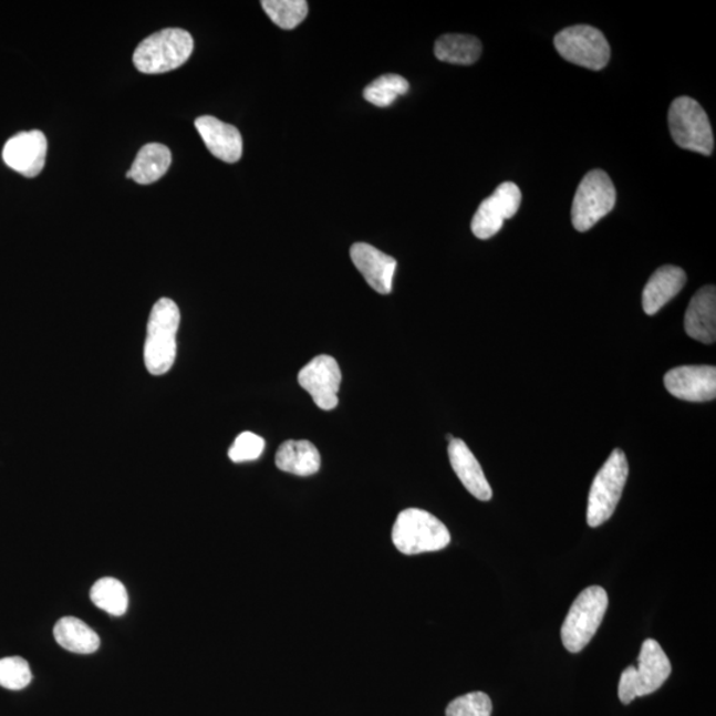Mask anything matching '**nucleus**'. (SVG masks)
Masks as SVG:
<instances>
[{
  "label": "nucleus",
  "mask_w": 716,
  "mask_h": 716,
  "mask_svg": "<svg viewBox=\"0 0 716 716\" xmlns=\"http://www.w3.org/2000/svg\"><path fill=\"white\" fill-rule=\"evenodd\" d=\"M179 323V308L173 300L164 298L154 304L144 347L146 370L153 376H163L172 370L177 356Z\"/></svg>",
  "instance_id": "1"
},
{
  "label": "nucleus",
  "mask_w": 716,
  "mask_h": 716,
  "mask_svg": "<svg viewBox=\"0 0 716 716\" xmlns=\"http://www.w3.org/2000/svg\"><path fill=\"white\" fill-rule=\"evenodd\" d=\"M393 544L404 554L444 550L452 541L447 527L438 518L419 508L399 512L392 531Z\"/></svg>",
  "instance_id": "2"
},
{
  "label": "nucleus",
  "mask_w": 716,
  "mask_h": 716,
  "mask_svg": "<svg viewBox=\"0 0 716 716\" xmlns=\"http://www.w3.org/2000/svg\"><path fill=\"white\" fill-rule=\"evenodd\" d=\"M193 38L183 29H165L138 44L133 63L139 72L147 75L170 72L179 69L191 56Z\"/></svg>",
  "instance_id": "3"
},
{
  "label": "nucleus",
  "mask_w": 716,
  "mask_h": 716,
  "mask_svg": "<svg viewBox=\"0 0 716 716\" xmlns=\"http://www.w3.org/2000/svg\"><path fill=\"white\" fill-rule=\"evenodd\" d=\"M672 674V662L657 641L648 639L642 644L639 667L629 666L621 674L619 697L629 705L635 698L653 694Z\"/></svg>",
  "instance_id": "4"
},
{
  "label": "nucleus",
  "mask_w": 716,
  "mask_h": 716,
  "mask_svg": "<svg viewBox=\"0 0 716 716\" xmlns=\"http://www.w3.org/2000/svg\"><path fill=\"white\" fill-rule=\"evenodd\" d=\"M609 605L608 593L599 585L589 587L579 594L561 626V641L568 652L584 651L598 633Z\"/></svg>",
  "instance_id": "5"
},
{
  "label": "nucleus",
  "mask_w": 716,
  "mask_h": 716,
  "mask_svg": "<svg viewBox=\"0 0 716 716\" xmlns=\"http://www.w3.org/2000/svg\"><path fill=\"white\" fill-rule=\"evenodd\" d=\"M627 475L626 455L620 448H615L595 475L591 492H589L587 510L589 527H600L612 518L620 504L622 492H624Z\"/></svg>",
  "instance_id": "6"
},
{
  "label": "nucleus",
  "mask_w": 716,
  "mask_h": 716,
  "mask_svg": "<svg viewBox=\"0 0 716 716\" xmlns=\"http://www.w3.org/2000/svg\"><path fill=\"white\" fill-rule=\"evenodd\" d=\"M667 120L674 143L682 149L712 156L715 144L712 123L698 102L686 96L675 98Z\"/></svg>",
  "instance_id": "7"
},
{
  "label": "nucleus",
  "mask_w": 716,
  "mask_h": 716,
  "mask_svg": "<svg viewBox=\"0 0 716 716\" xmlns=\"http://www.w3.org/2000/svg\"><path fill=\"white\" fill-rule=\"evenodd\" d=\"M618 193L604 170H592L582 178L572 204V225L585 232L614 209Z\"/></svg>",
  "instance_id": "8"
},
{
  "label": "nucleus",
  "mask_w": 716,
  "mask_h": 716,
  "mask_svg": "<svg viewBox=\"0 0 716 716\" xmlns=\"http://www.w3.org/2000/svg\"><path fill=\"white\" fill-rule=\"evenodd\" d=\"M554 46L567 62L592 71L605 69L611 60V45L604 33L591 25H572L560 31L554 37Z\"/></svg>",
  "instance_id": "9"
},
{
  "label": "nucleus",
  "mask_w": 716,
  "mask_h": 716,
  "mask_svg": "<svg viewBox=\"0 0 716 716\" xmlns=\"http://www.w3.org/2000/svg\"><path fill=\"white\" fill-rule=\"evenodd\" d=\"M521 204V191L513 183L497 187L492 196L486 198L473 218L471 231L479 239H490L501 230L505 220L518 212Z\"/></svg>",
  "instance_id": "10"
},
{
  "label": "nucleus",
  "mask_w": 716,
  "mask_h": 716,
  "mask_svg": "<svg viewBox=\"0 0 716 716\" xmlns=\"http://www.w3.org/2000/svg\"><path fill=\"white\" fill-rule=\"evenodd\" d=\"M298 380L321 411H333L339 405L341 371L332 356L321 354L311 360L300 371Z\"/></svg>",
  "instance_id": "11"
},
{
  "label": "nucleus",
  "mask_w": 716,
  "mask_h": 716,
  "mask_svg": "<svg viewBox=\"0 0 716 716\" xmlns=\"http://www.w3.org/2000/svg\"><path fill=\"white\" fill-rule=\"evenodd\" d=\"M665 386L672 396L688 403H708L716 397V370L710 365L674 367L666 373Z\"/></svg>",
  "instance_id": "12"
},
{
  "label": "nucleus",
  "mask_w": 716,
  "mask_h": 716,
  "mask_svg": "<svg viewBox=\"0 0 716 716\" xmlns=\"http://www.w3.org/2000/svg\"><path fill=\"white\" fill-rule=\"evenodd\" d=\"M49 143L40 131L18 133L6 143L3 160L12 170L33 178L44 169Z\"/></svg>",
  "instance_id": "13"
},
{
  "label": "nucleus",
  "mask_w": 716,
  "mask_h": 716,
  "mask_svg": "<svg viewBox=\"0 0 716 716\" xmlns=\"http://www.w3.org/2000/svg\"><path fill=\"white\" fill-rule=\"evenodd\" d=\"M351 258L374 291L381 294L391 293L393 277L397 269V260L367 243L352 246Z\"/></svg>",
  "instance_id": "14"
},
{
  "label": "nucleus",
  "mask_w": 716,
  "mask_h": 716,
  "mask_svg": "<svg viewBox=\"0 0 716 716\" xmlns=\"http://www.w3.org/2000/svg\"><path fill=\"white\" fill-rule=\"evenodd\" d=\"M196 128L214 157L227 164H236L242 158L243 139L236 126L203 116L196 120Z\"/></svg>",
  "instance_id": "15"
},
{
  "label": "nucleus",
  "mask_w": 716,
  "mask_h": 716,
  "mask_svg": "<svg viewBox=\"0 0 716 716\" xmlns=\"http://www.w3.org/2000/svg\"><path fill=\"white\" fill-rule=\"evenodd\" d=\"M448 458L455 474L473 497L488 501L492 498L490 484L477 458L464 440L454 438L448 445Z\"/></svg>",
  "instance_id": "16"
},
{
  "label": "nucleus",
  "mask_w": 716,
  "mask_h": 716,
  "mask_svg": "<svg viewBox=\"0 0 716 716\" xmlns=\"http://www.w3.org/2000/svg\"><path fill=\"white\" fill-rule=\"evenodd\" d=\"M685 330L688 336L704 344L716 340V290L706 286L694 294L687 307Z\"/></svg>",
  "instance_id": "17"
},
{
  "label": "nucleus",
  "mask_w": 716,
  "mask_h": 716,
  "mask_svg": "<svg viewBox=\"0 0 716 716\" xmlns=\"http://www.w3.org/2000/svg\"><path fill=\"white\" fill-rule=\"evenodd\" d=\"M687 282L686 272L679 267L664 266L655 271L642 293V307L648 317L664 308L682 291Z\"/></svg>",
  "instance_id": "18"
},
{
  "label": "nucleus",
  "mask_w": 716,
  "mask_h": 716,
  "mask_svg": "<svg viewBox=\"0 0 716 716\" xmlns=\"http://www.w3.org/2000/svg\"><path fill=\"white\" fill-rule=\"evenodd\" d=\"M276 464L279 470L310 477L320 470V453L310 440H287L279 447Z\"/></svg>",
  "instance_id": "19"
},
{
  "label": "nucleus",
  "mask_w": 716,
  "mask_h": 716,
  "mask_svg": "<svg viewBox=\"0 0 716 716\" xmlns=\"http://www.w3.org/2000/svg\"><path fill=\"white\" fill-rule=\"evenodd\" d=\"M172 165V152L163 144H146L131 167V177L139 185H151L163 178Z\"/></svg>",
  "instance_id": "20"
},
{
  "label": "nucleus",
  "mask_w": 716,
  "mask_h": 716,
  "mask_svg": "<svg viewBox=\"0 0 716 716\" xmlns=\"http://www.w3.org/2000/svg\"><path fill=\"white\" fill-rule=\"evenodd\" d=\"M60 646L75 654H92L98 651L100 639L92 627L75 618H64L53 629Z\"/></svg>",
  "instance_id": "21"
},
{
  "label": "nucleus",
  "mask_w": 716,
  "mask_h": 716,
  "mask_svg": "<svg viewBox=\"0 0 716 716\" xmlns=\"http://www.w3.org/2000/svg\"><path fill=\"white\" fill-rule=\"evenodd\" d=\"M434 53L440 62L471 65L477 63L481 55V43L475 37L448 33L435 42Z\"/></svg>",
  "instance_id": "22"
},
{
  "label": "nucleus",
  "mask_w": 716,
  "mask_h": 716,
  "mask_svg": "<svg viewBox=\"0 0 716 716\" xmlns=\"http://www.w3.org/2000/svg\"><path fill=\"white\" fill-rule=\"evenodd\" d=\"M93 604L111 615H123L128 611L129 598L122 581L112 578L98 580L91 589Z\"/></svg>",
  "instance_id": "23"
},
{
  "label": "nucleus",
  "mask_w": 716,
  "mask_h": 716,
  "mask_svg": "<svg viewBox=\"0 0 716 716\" xmlns=\"http://www.w3.org/2000/svg\"><path fill=\"white\" fill-rule=\"evenodd\" d=\"M411 85L406 79L390 73V75L381 76L367 85L364 97L366 102L380 106V108H386L396 102L397 97L406 95Z\"/></svg>",
  "instance_id": "24"
},
{
  "label": "nucleus",
  "mask_w": 716,
  "mask_h": 716,
  "mask_svg": "<svg viewBox=\"0 0 716 716\" xmlns=\"http://www.w3.org/2000/svg\"><path fill=\"white\" fill-rule=\"evenodd\" d=\"M262 7L272 22L283 30L297 29L308 15L304 0H263Z\"/></svg>",
  "instance_id": "25"
},
{
  "label": "nucleus",
  "mask_w": 716,
  "mask_h": 716,
  "mask_svg": "<svg viewBox=\"0 0 716 716\" xmlns=\"http://www.w3.org/2000/svg\"><path fill=\"white\" fill-rule=\"evenodd\" d=\"M32 681L29 662L22 657L0 660V686L9 691H22Z\"/></svg>",
  "instance_id": "26"
},
{
  "label": "nucleus",
  "mask_w": 716,
  "mask_h": 716,
  "mask_svg": "<svg viewBox=\"0 0 716 716\" xmlns=\"http://www.w3.org/2000/svg\"><path fill=\"white\" fill-rule=\"evenodd\" d=\"M492 702L486 693L474 692L450 702L446 716H491Z\"/></svg>",
  "instance_id": "27"
},
{
  "label": "nucleus",
  "mask_w": 716,
  "mask_h": 716,
  "mask_svg": "<svg viewBox=\"0 0 716 716\" xmlns=\"http://www.w3.org/2000/svg\"><path fill=\"white\" fill-rule=\"evenodd\" d=\"M264 447L266 442L262 437L250 432H245L238 435V438L234 442L229 450V457L236 464L257 460L263 454Z\"/></svg>",
  "instance_id": "28"
}]
</instances>
